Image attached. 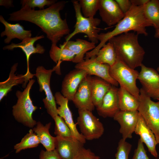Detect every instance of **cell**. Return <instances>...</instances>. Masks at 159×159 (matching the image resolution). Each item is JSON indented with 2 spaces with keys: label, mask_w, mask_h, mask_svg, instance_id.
<instances>
[{
  "label": "cell",
  "mask_w": 159,
  "mask_h": 159,
  "mask_svg": "<svg viewBox=\"0 0 159 159\" xmlns=\"http://www.w3.org/2000/svg\"><path fill=\"white\" fill-rule=\"evenodd\" d=\"M67 2L60 1L39 10L24 6L9 14L8 20L18 21H25L34 23L40 27L52 44H56L64 35L69 34L70 30L66 19H62L60 11Z\"/></svg>",
  "instance_id": "cell-1"
},
{
  "label": "cell",
  "mask_w": 159,
  "mask_h": 159,
  "mask_svg": "<svg viewBox=\"0 0 159 159\" xmlns=\"http://www.w3.org/2000/svg\"><path fill=\"white\" fill-rule=\"evenodd\" d=\"M149 26H152V25L145 16L143 6L132 5L130 10L116 25L113 30L99 34L98 40L100 41V43L93 49L87 53L85 57L89 58L96 56L99 50L110 39L123 33L132 31L138 35L147 36L148 33L146 28Z\"/></svg>",
  "instance_id": "cell-2"
},
{
  "label": "cell",
  "mask_w": 159,
  "mask_h": 159,
  "mask_svg": "<svg viewBox=\"0 0 159 159\" xmlns=\"http://www.w3.org/2000/svg\"><path fill=\"white\" fill-rule=\"evenodd\" d=\"M138 35L128 32L113 37L108 41L113 46L117 57L133 69L141 66L145 52L139 44Z\"/></svg>",
  "instance_id": "cell-3"
},
{
  "label": "cell",
  "mask_w": 159,
  "mask_h": 159,
  "mask_svg": "<svg viewBox=\"0 0 159 159\" xmlns=\"http://www.w3.org/2000/svg\"><path fill=\"white\" fill-rule=\"evenodd\" d=\"M35 82L33 79L30 80L23 91H16L15 94L17 100L16 103L12 107V115L15 120L29 128L33 127L37 123L33 118L32 114L37 107L33 104L30 95V90Z\"/></svg>",
  "instance_id": "cell-4"
},
{
  "label": "cell",
  "mask_w": 159,
  "mask_h": 159,
  "mask_svg": "<svg viewBox=\"0 0 159 159\" xmlns=\"http://www.w3.org/2000/svg\"><path fill=\"white\" fill-rule=\"evenodd\" d=\"M109 73L111 76L122 87L138 100L140 90L136 85L139 72L129 67L117 57L115 63L110 67Z\"/></svg>",
  "instance_id": "cell-5"
},
{
  "label": "cell",
  "mask_w": 159,
  "mask_h": 159,
  "mask_svg": "<svg viewBox=\"0 0 159 159\" xmlns=\"http://www.w3.org/2000/svg\"><path fill=\"white\" fill-rule=\"evenodd\" d=\"M72 2L75 11L76 22L73 32L65 37L66 41L79 33L87 35L89 40L95 44L98 41V33L100 29L97 26L100 24L101 20L97 18H86L83 15L78 1H72Z\"/></svg>",
  "instance_id": "cell-6"
},
{
  "label": "cell",
  "mask_w": 159,
  "mask_h": 159,
  "mask_svg": "<svg viewBox=\"0 0 159 159\" xmlns=\"http://www.w3.org/2000/svg\"><path fill=\"white\" fill-rule=\"evenodd\" d=\"M60 63H58L52 69H46L42 66H38L34 74L39 85V91H44L46 95V97L42 100L45 107L47 113L53 119L58 115L55 98L50 87V80L53 71H57L60 73Z\"/></svg>",
  "instance_id": "cell-7"
},
{
  "label": "cell",
  "mask_w": 159,
  "mask_h": 159,
  "mask_svg": "<svg viewBox=\"0 0 159 159\" xmlns=\"http://www.w3.org/2000/svg\"><path fill=\"white\" fill-rule=\"evenodd\" d=\"M138 110L154 134L159 144V100L153 101L141 88Z\"/></svg>",
  "instance_id": "cell-8"
},
{
  "label": "cell",
  "mask_w": 159,
  "mask_h": 159,
  "mask_svg": "<svg viewBox=\"0 0 159 159\" xmlns=\"http://www.w3.org/2000/svg\"><path fill=\"white\" fill-rule=\"evenodd\" d=\"M78 113L77 123L85 139L92 140L100 138L104 128L99 119L90 111L78 109Z\"/></svg>",
  "instance_id": "cell-9"
},
{
  "label": "cell",
  "mask_w": 159,
  "mask_h": 159,
  "mask_svg": "<svg viewBox=\"0 0 159 159\" xmlns=\"http://www.w3.org/2000/svg\"><path fill=\"white\" fill-rule=\"evenodd\" d=\"M138 80L146 94L154 100L159 98V74L157 70L146 66L143 64Z\"/></svg>",
  "instance_id": "cell-10"
},
{
  "label": "cell",
  "mask_w": 159,
  "mask_h": 159,
  "mask_svg": "<svg viewBox=\"0 0 159 159\" xmlns=\"http://www.w3.org/2000/svg\"><path fill=\"white\" fill-rule=\"evenodd\" d=\"M95 56L85 59L82 62L77 64L75 66V68L84 70L88 75L96 76L112 85L118 86V83L110 75V66L107 64H101L97 62L95 59Z\"/></svg>",
  "instance_id": "cell-11"
},
{
  "label": "cell",
  "mask_w": 159,
  "mask_h": 159,
  "mask_svg": "<svg viewBox=\"0 0 159 159\" xmlns=\"http://www.w3.org/2000/svg\"><path fill=\"white\" fill-rule=\"evenodd\" d=\"M91 79L92 77L88 75L83 79L72 100L78 109L92 112L95 109L92 100Z\"/></svg>",
  "instance_id": "cell-12"
},
{
  "label": "cell",
  "mask_w": 159,
  "mask_h": 159,
  "mask_svg": "<svg viewBox=\"0 0 159 159\" xmlns=\"http://www.w3.org/2000/svg\"><path fill=\"white\" fill-rule=\"evenodd\" d=\"M54 96L56 103L59 106L57 108L58 115L64 119L69 128L72 136L84 144L86 140L78 131L76 127L77 123L74 122L72 113L68 106L69 100L59 92H56Z\"/></svg>",
  "instance_id": "cell-13"
},
{
  "label": "cell",
  "mask_w": 159,
  "mask_h": 159,
  "mask_svg": "<svg viewBox=\"0 0 159 159\" xmlns=\"http://www.w3.org/2000/svg\"><path fill=\"white\" fill-rule=\"evenodd\" d=\"M99 14L102 20L108 26L117 24L125 14L114 0H100Z\"/></svg>",
  "instance_id": "cell-14"
},
{
  "label": "cell",
  "mask_w": 159,
  "mask_h": 159,
  "mask_svg": "<svg viewBox=\"0 0 159 159\" xmlns=\"http://www.w3.org/2000/svg\"><path fill=\"white\" fill-rule=\"evenodd\" d=\"M139 115L138 110L135 111L119 110L115 115L114 120L120 125V132L122 138L125 140L131 138L137 123Z\"/></svg>",
  "instance_id": "cell-15"
},
{
  "label": "cell",
  "mask_w": 159,
  "mask_h": 159,
  "mask_svg": "<svg viewBox=\"0 0 159 159\" xmlns=\"http://www.w3.org/2000/svg\"><path fill=\"white\" fill-rule=\"evenodd\" d=\"M88 74L85 70L75 69L70 71L62 81L61 94L69 100L72 101L79 85Z\"/></svg>",
  "instance_id": "cell-16"
},
{
  "label": "cell",
  "mask_w": 159,
  "mask_h": 159,
  "mask_svg": "<svg viewBox=\"0 0 159 159\" xmlns=\"http://www.w3.org/2000/svg\"><path fill=\"white\" fill-rule=\"evenodd\" d=\"M55 149L61 159H73L83 144L73 137L56 136Z\"/></svg>",
  "instance_id": "cell-17"
},
{
  "label": "cell",
  "mask_w": 159,
  "mask_h": 159,
  "mask_svg": "<svg viewBox=\"0 0 159 159\" xmlns=\"http://www.w3.org/2000/svg\"><path fill=\"white\" fill-rule=\"evenodd\" d=\"M118 89L112 85L104 97L100 106L96 108L99 115L104 118L113 117L120 109L118 103Z\"/></svg>",
  "instance_id": "cell-18"
},
{
  "label": "cell",
  "mask_w": 159,
  "mask_h": 159,
  "mask_svg": "<svg viewBox=\"0 0 159 159\" xmlns=\"http://www.w3.org/2000/svg\"><path fill=\"white\" fill-rule=\"evenodd\" d=\"M18 63L14 64L11 67L8 78L5 81L0 82V101L11 90L13 87L22 84V87L25 88L30 79L35 74H15L17 70Z\"/></svg>",
  "instance_id": "cell-19"
},
{
  "label": "cell",
  "mask_w": 159,
  "mask_h": 159,
  "mask_svg": "<svg viewBox=\"0 0 159 159\" xmlns=\"http://www.w3.org/2000/svg\"><path fill=\"white\" fill-rule=\"evenodd\" d=\"M44 37V36L41 35L33 37L27 38L23 40L20 43L15 44L11 43L9 45L5 46L3 47V49L12 50L14 48H21L25 54L26 57L27 69L26 73L30 74H31L29 67V61L30 56L34 54H43L45 51V49L44 47L39 44H37L36 47L34 46V44L37 41Z\"/></svg>",
  "instance_id": "cell-20"
},
{
  "label": "cell",
  "mask_w": 159,
  "mask_h": 159,
  "mask_svg": "<svg viewBox=\"0 0 159 159\" xmlns=\"http://www.w3.org/2000/svg\"><path fill=\"white\" fill-rule=\"evenodd\" d=\"M134 132L140 136L141 141L145 144L150 153L157 158L158 155L156 146L158 143L155 135L139 113Z\"/></svg>",
  "instance_id": "cell-21"
},
{
  "label": "cell",
  "mask_w": 159,
  "mask_h": 159,
  "mask_svg": "<svg viewBox=\"0 0 159 159\" xmlns=\"http://www.w3.org/2000/svg\"><path fill=\"white\" fill-rule=\"evenodd\" d=\"M96 47L95 44L80 39H76L75 41H65L59 45L60 47L68 49L74 53L75 56L72 62L76 64L83 61L86 53Z\"/></svg>",
  "instance_id": "cell-22"
},
{
  "label": "cell",
  "mask_w": 159,
  "mask_h": 159,
  "mask_svg": "<svg viewBox=\"0 0 159 159\" xmlns=\"http://www.w3.org/2000/svg\"><path fill=\"white\" fill-rule=\"evenodd\" d=\"M0 21L5 27L4 31L1 34V37L5 36L7 37L4 41L5 43H9L14 38L22 41L25 38L31 37V31L24 29V27L19 23H10L6 21L1 15L0 16Z\"/></svg>",
  "instance_id": "cell-23"
},
{
  "label": "cell",
  "mask_w": 159,
  "mask_h": 159,
  "mask_svg": "<svg viewBox=\"0 0 159 159\" xmlns=\"http://www.w3.org/2000/svg\"><path fill=\"white\" fill-rule=\"evenodd\" d=\"M51 125V122L44 125L38 121L37 122L36 127L33 129V131L38 137L40 143L47 151L55 149L56 137L52 136L49 132Z\"/></svg>",
  "instance_id": "cell-24"
},
{
  "label": "cell",
  "mask_w": 159,
  "mask_h": 159,
  "mask_svg": "<svg viewBox=\"0 0 159 159\" xmlns=\"http://www.w3.org/2000/svg\"><path fill=\"white\" fill-rule=\"evenodd\" d=\"M91 85L93 102L97 108L101 105L104 97L112 85L98 77H92Z\"/></svg>",
  "instance_id": "cell-25"
},
{
  "label": "cell",
  "mask_w": 159,
  "mask_h": 159,
  "mask_svg": "<svg viewBox=\"0 0 159 159\" xmlns=\"http://www.w3.org/2000/svg\"><path fill=\"white\" fill-rule=\"evenodd\" d=\"M118 96L120 110H138L139 105V100L125 88L121 87L118 88Z\"/></svg>",
  "instance_id": "cell-26"
},
{
  "label": "cell",
  "mask_w": 159,
  "mask_h": 159,
  "mask_svg": "<svg viewBox=\"0 0 159 159\" xmlns=\"http://www.w3.org/2000/svg\"><path fill=\"white\" fill-rule=\"evenodd\" d=\"M146 19L155 29L159 28V0H149L143 6Z\"/></svg>",
  "instance_id": "cell-27"
},
{
  "label": "cell",
  "mask_w": 159,
  "mask_h": 159,
  "mask_svg": "<svg viewBox=\"0 0 159 159\" xmlns=\"http://www.w3.org/2000/svg\"><path fill=\"white\" fill-rule=\"evenodd\" d=\"M95 59L99 63L111 67L115 62L117 56L112 45L108 42L99 50Z\"/></svg>",
  "instance_id": "cell-28"
},
{
  "label": "cell",
  "mask_w": 159,
  "mask_h": 159,
  "mask_svg": "<svg viewBox=\"0 0 159 159\" xmlns=\"http://www.w3.org/2000/svg\"><path fill=\"white\" fill-rule=\"evenodd\" d=\"M51 59L56 64L62 61H72L75 56L74 53L69 49L58 47L52 44L49 52Z\"/></svg>",
  "instance_id": "cell-29"
},
{
  "label": "cell",
  "mask_w": 159,
  "mask_h": 159,
  "mask_svg": "<svg viewBox=\"0 0 159 159\" xmlns=\"http://www.w3.org/2000/svg\"><path fill=\"white\" fill-rule=\"evenodd\" d=\"M39 143L40 142L37 135L33 129H31L29 133L22 139L20 142L14 146V149L16 153H18L22 150L36 147Z\"/></svg>",
  "instance_id": "cell-30"
},
{
  "label": "cell",
  "mask_w": 159,
  "mask_h": 159,
  "mask_svg": "<svg viewBox=\"0 0 159 159\" xmlns=\"http://www.w3.org/2000/svg\"><path fill=\"white\" fill-rule=\"evenodd\" d=\"M83 15L86 18H93L99 10L100 0L78 1Z\"/></svg>",
  "instance_id": "cell-31"
},
{
  "label": "cell",
  "mask_w": 159,
  "mask_h": 159,
  "mask_svg": "<svg viewBox=\"0 0 159 159\" xmlns=\"http://www.w3.org/2000/svg\"><path fill=\"white\" fill-rule=\"evenodd\" d=\"M53 119L55 122L54 133L56 136L73 137L69 128L62 117L58 115Z\"/></svg>",
  "instance_id": "cell-32"
},
{
  "label": "cell",
  "mask_w": 159,
  "mask_h": 159,
  "mask_svg": "<svg viewBox=\"0 0 159 159\" xmlns=\"http://www.w3.org/2000/svg\"><path fill=\"white\" fill-rule=\"evenodd\" d=\"M132 145L122 138L118 143L117 152L115 155V159H128V156Z\"/></svg>",
  "instance_id": "cell-33"
},
{
  "label": "cell",
  "mask_w": 159,
  "mask_h": 159,
  "mask_svg": "<svg viewBox=\"0 0 159 159\" xmlns=\"http://www.w3.org/2000/svg\"><path fill=\"white\" fill-rule=\"evenodd\" d=\"M57 2L55 0H22L20 4L21 7L26 6L32 9L38 7L41 10L44 9L45 6H50Z\"/></svg>",
  "instance_id": "cell-34"
},
{
  "label": "cell",
  "mask_w": 159,
  "mask_h": 159,
  "mask_svg": "<svg viewBox=\"0 0 159 159\" xmlns=\"http://www.w3.org/2000/svg\"><path fill=\"white\" fill-rule=\"evenodd\" d=\"M100 157L95 155L90 149L82 147L73 159H100Z\"/></svg>",
  "instance_id": "cell-35"
},
{
  "label": "cell",
  "mask_w": 159,
  "mask_h": 159,
  "mask_svg": "<svg viewBox=\"0 0 159 159\" xmlns=\"http://www.w3.org/2000/svg\"><path fill=\"white\" fill-rule=\"evenodd\" d=\"M132 159H150L147 154L143 143L140 139L138 140L137 147L135 150ZM156 159H159V158Z\"/></svg>",
  "instance_id": "cell-36"
},
{
  "label": "cell",
  "mask_w": 159,
  "mask_h": 159,
  "mask_svg": "<svg viewBox=\"0 0 159 159\" xmlns=\"http://www.w3.org/2000/svg\"><path fill=\"white\" fill-rule=\"evenodd\" d=\"M39 159H61L55 149L51 151H41Z\"/></svg>",
  "instance_id": "cell-37"
},
{
  "label": "cell",
  "mask_w": 159,
  "mask_h": 159,
  "mask_svg": "<svg viewBox=\"0 0 159 159\" xmlns=\"http://www.w3.org/2000/svg\"><path fill=\"white\" fill-rule=\"evenodd\" d=\"M120 9L125 14L130 9L132 6L130 0H115Z\"/></svg>",
  "instance_id": "cell-38"
},
{
  "label": "cell",
  "mask_w": 159,
  "mask_h": 159,
  "mask_svg": "<svg viewBox=\"0 0 159 159\" xmlns=\"http://www.w3.org/2000/svg\"><path fill=\"white\" fill-rule=\"evenodd\" d=\"M149 0H130L132 5L138 6H143Z\"/></svg>",
  "instance_id": "cell-39"
},
{
  "label": "cell",
  "mask_w": 159,
  "mask_h": 159,
  "mask_svg": "<svg viewBox=\"0 0 159 159\" xmlns=\"http://www.w3.org/2000/svg\"><path fill=\"white\" fill-rule=\"evenodd\" d=\"M13 2V1L11 0H0V5L7 8L13 7L14 6Z\"/></svg>",
  "instance_id": "cell-40"
},
{
  "label": "cell",
  "mask_w": 159,
  "mask_h": 159,
  "mask_svg": "<svg viewBox=\"0 0 159 159\" xmlns=\"http://www.w3.org/2000/svg\"><path fill=\"white\" fill-rule=\"evenodd\" d=\"M154 36L155 38H159V28L155 30Z\"/></svg>",
  "instance_id": "cell-41"
},
{
  "label": "cell",
  "mask_w": 159,
  "mask_h": 159,
  "mask_svg": "<svg viewBox=\"0 0 159 159\" xmlns=\"http://www.w3.org/2000/svg\"><path fill=\"white\" fill-rule=\"evenodd\" d=\"M157 71L158 72H159V65L157 68Z\"/></svg>",
  "instance_id": "cell-42"
},
{
  "label": "cell",
  "mask_w": 159,
  "mask_h": 159,
  "mask_svg": "<svg viewBox=\"0 0 159 159\" xmlns=\"http://www.w3.org/2000/svg\"><path fill=\"white\" fill-rule=\"evenodd\" d=\"M158 100H159V98L158 99Z\"/></svg>",
  "instance_id": "cell-43"
}]
</instances>
